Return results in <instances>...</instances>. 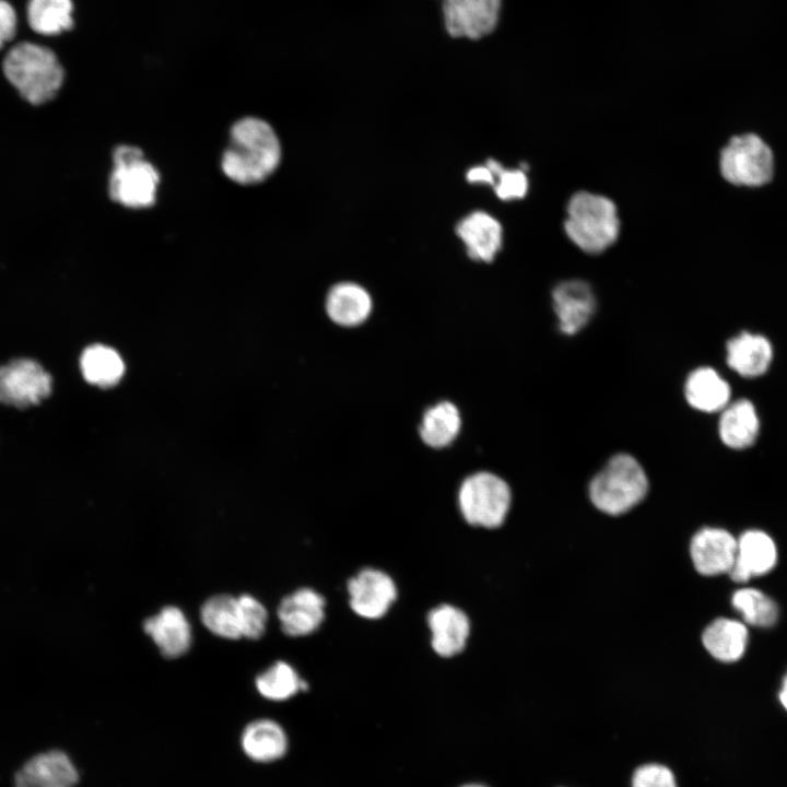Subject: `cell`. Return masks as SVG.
<instances>
[{
	"label": "cell",
	"mask_w": 787,
	"mask_h": 787,
	"mask_svg": "<svg viewBox=\"0 0 787 787\" xmlns=\"http://www.w3.org/2000/svg\"><path fill=\"white\" fill-rule=\"evenodd\" d=\"M552 304L561 332L572 336L580 331L592 317L596 297L587 282L567 280L554 287Z\"/></svg>",
	"instance_id": "cell-11"
},
{
	"label": "cell",
	"mask_w": 787,
	"mask_h": 787,
	"mask_svg": "<svg viewBox=\"0 0 787 787\" xmlns=\"http://www.w3.org/2000/svg\"><path fill=\"white\" fill-rule=\"evenodd\" d=\"M427 624L432 648L438 656L453 657L465 649L470 621L461 609L447 603L435 607L427 614Z\"/></svg>",
	"instance_id": "cell-17"
},
{
	"label": "cell",
	"mask_w": 787,
	"mask_h": 787,
	"mask_svg": "<svg viewBox=\"0 0 787 787\" xmlns=\"http://www.w3.org/2000/svg\"><path fill=\"white\" fill-rule=\"evenodd\" d=\"M460 425V414L456 406L443 401L424 413L420 435L426 445L441 448L449 445L456 438Z\"/></svg>",
	"instance_id": "cell-27"
},
{
	"label": "cell",
	"mask_w": 787,
	"mask_h": 787,
	"mask_svg": "<svg viewBox=\"0 0 787 787\" xmlns=\"http://www.w3.org/2000/svg\"><path fill=\"white\" fill-rule=\"evenodd\" d=\"M620 228L618 208L610 198L589 191H578L569 198L564 231L584 252L607 250L616 242Z\"/></svg>",
	"instance_id": "cell-3"
},
{
	"label": "cell",
	"mask_w": 787,
	"mask_h": 787,
	"mask_svg": "<svg viewBox=\"0 0 787 787\" xmlns=\"http://www.w3.org/2000/svg\"><path fill=\"white\" fill-rule=\"evenodd\" d=\"M703 645L716 659L732 662L741 658L748 643L747 626L731 619L713 621L702 635Z\"/></svg>",
	"instance_id": "cell-24"
},
{
	"label": "cell",
	"mask_w": 787,
	"mask_h": 787,
	"mask_svg": "<svg viewBox=\"0 0 787 787\" xmlns=\"http://www.w3.org/2000/svg\"><path fill=\"white\" fill-rule=\"evenodd\" d=\"M485 164L495 177L493 188L501 200L522 199L527 195L529 180L524 168H505L494 158H489Z\"/></svg>",
	"instance_id": "cell-31"
},
{
	"label": "cell",
	"mask_w": 787,
	"mask_h": 787,
	"mask_svg": "<svg viewBox=\"0 0 787 787\" xmlns=\"http://www.w3.org/2000/svg\"><path fill=\"white\" fill-rule=\"evenodd\" d=\"M72 0H27L26 20L30 28L43 36H55L74 25Z\"/></svg>",
	"instance_id": "cell-25"
},
{
	"label": "cell",
	"mask_w": 787,
	"mask_h": 787,
	"mask_svg": "<svg viewBox=\"0 0 787 787\" xmlns=\"http://www.w3.org/2000/svg\"><path fill=\"white\" fill-rule=\"evenodd\" d=\"M79 772L62 751H49L35 755L16 774L15 787H74Z\"/></svg>",
	"instance_id": "cell-14"
},
{
	"label": "cell",
	"mask_w": 787,
	"mask_h": 787,
	"mask_svg": "<svg viewBox=\"0 0 787 787\" xmlns=\"http://www.w3.org/2000/svg\"><path fill=\"white\" fill-rule=\"evenodd\" d=\"M239 627L242 637L259 638L265 630L268 613L265 606L255 597L244 594L237 598Z\"/></svg>",
	"instance_id": "cell-32"
},
{
	"label": "cell",
	"mask_w": 787,
	"mask_h": 787,
	"mask_svg": "<svg viewBox=\"0 0 787 787\" xmlns=\"http://www.w3.org/2000/svg\"><path fill=\"white\" fill-rule=\"evenodd\" d=\"M287 745V736L282 726L269 718L252 720L240 736L244 753L255 762L277 761L286 753Z\"/></svg>",
	"instance_id": "cell-20"
},
{
	"label": "cell",
	"mask_w": 787,
	"mask_h": 787,
	"mask_svg": "<svg viewBox=\"0 0 787 787\" xmlns=\"http://www.w3.org/2000/svg\"><path fill=\"white\" fill-rule=\"evenodd\" d=\"M684 396L688 403L702 412L721 411L730 400L729 384L712 367L694 369L684 384Z\"/></svg>",
	"instance_id": "cell-22"
},
{
	"label": "cell",
	"mask_w": 787,
	"mask_h": 787,
	"mask_svg": "<svg viewBox=\"0 0 787 787\" xmlns=\"http://www.w3.org/2000/svg\"><path fill=\"white\" fill-rule=\"evenodd\" d=\"M648 491V479L641 463L629 454H616L594 477L589 497L608 515H621L637 505Z\"/></svg>",
	"instance_id": "cell-4"
},
{
	"label": "cell",
	"mask_w": 787,
	"mask_h": 787,
	"mask_svg": "<svg viewBox=\"0 0 787 787\" xmlns=\"http://www.w3.org/2000/svg\"><path fill=\"white\" fill-rule=\"evenodd\" d=\"M346 588L353 612L369 620L383 618L398 595L393 579L372 567L363 568L351 577Z\"/></svg>",
	"instance_id": "cell-9"
},
{
	"label": "cell",
	"mask_w": 787,
	"mask_h": 787,
	"mask_svg": "<svg viewBox=\"0 0 787 787\" xmlns=\"http://www.w3.org/2000/svg\"><path fill=\"white\" fill-rule=\"evenodd\" d=\"M281 144L273 128L258 117H244L230 130L221 168L224 175L239 185H255L266 180L279 166Z\"/></svg>",
	"instance_id": "cell-1"
},
{
	"label": "cell",
	"mask_w": 787,
	"mask_h": 787,
	"mask_svg": "<svg viewBox=\"0 0 787 787\" xmlns=\"http://www.w3.org/2000/svg\"><path fill=\"white\" fill-rule=\"evenodd\" d=\"M777 550L772 538L761 530H749L737 540V554L729 571L738 583L768 573L776 564Z\"/></svg>",
	"instance_id": "cell-16"
},
{
	"label": "cell",
	"mask_w": 787,
	"mask_h": 787,
	"mask_svg": "<svg viewBox=\"0 0 787 787\" xmlns=\"http://www.w3.org/2000/svg\"><path fill=\"white\" fill-rule=\"evenodd\" d=\"M8 82L32 105L52 99L64 80V70L52 49L32 42L12 46L2 60Z\"/></svg>",
	"instance_id": "cell-2"
},
{
	"label": "cell",
	"mask_w": 787,
	"mask_h": 787,
	"mask_svg": "<svg viewBox=\"0 0 787 787\" xmlns=\"http://www.w3.org/2000/svg\"><path fill=\"white\" fill-rule=\"evenodd\" d=\"M326 310L336 324L346 327L356 326L368 317L372 298L367 291L356 283H338L327 295Z\"/></svg>",
	"instance_id": "cell-23"
},
{
	"label": "cell",
	"mask_w": 787,
	"mask_h": 787,
	"mask_svg": "<svg viewBox=\"0 0 787 787\" xmlns=\"http://www.w3.org/2000/svg\"><path fill=\"white\" fill-rule=\"evenodd\" d=\"M512 494L507 483L490 472H478L463 480L458 492V505L471 526L500 527L508 513Z\"/></svg>",
	"instance_id": "cell-6"
},
{
	"label": "cell",
	"mask_w": 787,
	"mask_h": 787,
	"mask_svg": "<svg viewBox=\"0 0 787 787\" xmlns=\"http://www.w3.org/2000/svg\"><path fill=\"white\" fill-rule=\"evenodd\" d=\"M200 616L203 625L214 635L227 639L242 637L237 598L215 595L204 601Z\"/></svg>",
	"instance_id": "cell-28"
},
{
	"label": "cell",
	"mask_w": 787,
	"mask_h": 787,
	"mask_svg": "<svg viewBox=\"0 0 787 787\" xmlns=\"http://www.w3.org/2000/svg\"><path fill=\"white\" fill-rule=\"evenodd\" d=\"M325 598L312 588L287 595L277 611L282 631L293 637L314 633L325 619Z\"/></svg>",
	"instance_id": "cell-12"
},
{
	"label": "cell",
	"mask_w": 787,
	"mask_h": 787,
	"mask_svg": "<svg viewBox=\"0 0 787 787\" xmlns=\"http://www.w3.org/2000/svg\"><path fill=\"white\" fill-rule=\"evenodd\" d=\"M502 0H443L446 31L453 37L480 39L497 26Z\"/></svg>",
	"instance_id": "cell-10"
},
{
	"label": "cell",
	"mask_w": 787,
	"mask_h": 787,
	"mask_svg": "<svg viewBox=\"0 0 787 787\" xmlns=\"http://www.w3.org/2000/svg\"><path fill=\"white\" fill-rule=\"evenodd\" d=\"M52 380L42 365L30 359L13 360L0 366V402L27 408L51 392Z\"/></svg>",
	"instance_id": "cell-8"
},
{
	"label": "cell",
	"mask_w": 787,
	"mask_h": 787,
	"mask_svg": "<svg viewBox=\"0 0 787 787\" xmlns=\"http://www.w3.org/2000/svg\"><path fill=\"white\" fill-rule=\"evenodd\" d=\"M719 168L723 177L733 185L759 187L774 175L773 152L754 133L736 136L721 150Z\"/></svg>",
	"instance_id": "cell-7"
},
{
	"label": "cell",
	"mask_w": 787,
	"mask_h": 787,
	"mask_svg": "<svg viewBox=\"0 0 787 787\" xmlns=\"http://www.w3.org/2000/svg\"><path fill=\"white\" fill-rule=\"evenodd\" d=\"M461 787H485V786L480 785V784H467V785H463V786H461Z\"/></svg>",
	"instance_id": "cell-37"
},
{
	"label": "cell",
	"mask_w": 787,
	"mask_h": 787,
	"mask_svg": "<svg viewBox=\"0 0 787 787\" xmlns=\"http://www.w3.org/2000/svg\"><path fill=\"white\" fill-rule=\"evenodd\" d=\"M160 174L132 145H120L113 154L108 192L113 201L129 209H145L156 200Z\"/></svg>",
	"instance_id": "cell-5"
},
{
	"label": "cell",
	"mask_w": 787,
	"mask_h": 787,
	"mask_svg": "<svg viewBox=\"0 0 787 787\" xmlns=\"http://www.w3.org/2000/svg\"><path fill=\"white\" fill-rule=\"evenodd\" d=\"M691 557L696 571L706 576L730 571L737 554V540L725 529L704 528L691 541Z\"/></svg>",
	"instance_id": "cell-13"
},
{
	"label": "cell",
	"mask_w": 787,
	"mask_h": 787,
	"mask_svg": "<svg viewBox=\"0 0 787 787\" xmlns=\"http://www.w3.org/2000/svg\"><path fill=\"white\" fill-rule=\"evenodd\" d=\"M80 366L86 381L99 387L116 385L125 373L120 355L103 344L87 346L81 355Z\"/></svg>",
	"instance_id": "cell-26"
},
{
	"label": "cell",
	"mask_w": 787,
	"mask_h": 787,
	"mask_svg": "<svg viewBox=\"0 0 787 787\" xmlns=\"http://www.w3.org/2000/svg\"><path fill=\"white\" fill-rule=\"evenodd\" d=\"M466 178L471 184H484L492 187L495 184V177L486 164L471 167L467 172Z\"/></svg>",
	"instance_id": "cell-35"
},
{
	"label": "cell",
	"mask_w": 787,
	"mask_h": 787,
	"mask_svg": "<svg viewBox=\"0 0 787 787\" xmlns=\"http://www.w3.org/2000/svg\"><path fill=\"white\" fill-rule=\"evenodd\" d=\"M632 787H677L671 770L661 764H645L635 770Z\"/></svg>",
	"instance_id": "cell-33"
},
{
	"label": "cell",
	"mask_w": 787,
	"mask_h": 787,
	"mask_svg": "<svg viewBox=\"0 0 787 787\" xmlns=\"http://www.w3.org/2000/svg\"><path fill=\"white\" fill-rule=\"evenodd\" d=\"M256 688L268 700L285 701L307 690V683L291 665L277 661L256 678Z\"/></svg>",
	"instance_id": "cell-29"
},
{
	"label": "cell",
	"mask_w": 787,
	"mask_h": 787,
	"mask_svg": "<svg viewBox=\"0 0 787 787\" xmlns=\"http://www.w3.org/2000/svg\"><path fill=\"white\" fill-rule=\"evenodd\" d=\"M778 696H779V701H780L782 705L787 710V677L783 681V685H782Z\"/></svg>",
	"instance_id": "cell-36"
},
{
	"label": "cell",
	"mask_w": 787,
	"mask_h": 787,
	"mask_svg": "<svg viewBox=\"0 0 787 787\" xmlns=\"http://www.w3.org/2000/svg\"><path fill=\"white\" fill-rule=\"evenodd\" d=\"M143 630L167 658L184 655L191 645L190 624L185 613L174 606H167L146 619Z\"/></svg>",
	"instance_id": "cell-18"
},
{
	"label": "cell",
	"mask_w": 787,
	"mask_h": 787,
	"mask_svg": "<svg viewBox=\"0 0 787 787\" xmlns=\"http://www.w3.org/2000/svg\"><path fill=\"white\" fill-rule=\"evenodd\" d=\"M456 234L466 245L468 256L477 261L492 262L503 244L501 223L485 211H473L461 219Z\"/></svg>",
	"instance_id": "cell-15"
},
{
	"label": "cell",
	"mask_w": 787,
	"mask_h": 787,
	"mask_svg": "<svg viewBox=\"0 0 787 787\" xmlns=\"http://www.w3.org/2000/svg\"><path fill=\"white\" fill-rule=\"evenodd\" d=\"M732 606L744 621L754 626H772L778 616L776 603L762 591L754 588H742L732 596Z\"/></svg>",
	"instance_id": "cell-30"
},
{
	"label": "cell",
	"mask_w": 787,
	"mask_h": 787,
	"mask_svg": "<svg viewBox=\"0 0 787 787\" xmlns=\"http://www.w3.org/2000/svg\"><path fill=\"white\" fill-rule=\"evenodd\" d=\"M729 367L742 377H759L766 373L773 359L768 339L761 334L741 332L726 345Z\"/></svg>",
	"instance_id": "cell-19"
},
{
	"label": "cell",
	"mask_w": 787,
	"mask_h": 787,
	"mask_svg": "<svg viewBox=\"0 0 787 787\" xmlns=\"http://www.w3.org/2000/svg\"><path fill=\"white\" fill-rule=\"evenodd\" d=\"M760 433V419L754 404L738 399L723 410L718 423L721 442L732 449H744L754 444Z\"/></svg>",
	"instance_id": "cell-21"
},
{
	"label": "cell",
	"mask_w": 787,
	"mask_h": 787,
	"mask_svg": "<svg viewBox=\"0 0 787 787\" xmlns=\"http://www.w3.org/2000/svg\"><path fill=\"white\" fill-rule=\"evenodd\" d=\"M17 30V15L8 0H0V49L11 42Z\"/></svg>",
	"instance_id": "cell-34"
}]
</instances>
